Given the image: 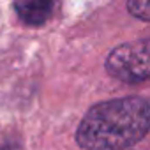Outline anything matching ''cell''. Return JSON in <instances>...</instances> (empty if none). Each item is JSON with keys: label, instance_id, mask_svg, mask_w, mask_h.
I'll use <instances>...</instances> for the list:
<instances>
[{"label": "cell", "instance_id": "277c9868", "mask_svg": "<svg viewBox=\"0 0 150 150\" xmlns=\"http://www.w3.org/2000/svg\"><path fill=\"white\" fill-rule=\"evenodd\" d=\"M127 11L139 20L150 21V0H132L127 4Z\"/></svg>", "mask_w": 150, "mask_h": 150}, {"label": "cell", "instance_id": "7a4b0ae2", "mask_svg": "<svg viewBox=\"0 0 150 150\" xmlns=\"http://www.w3.org/2000/svg\"><path fill=\"white\" fill-rule=\"evenodd\" d=\"M106 71L111 78L136 83L150 80V35L117 46L106 58Z\"/></svg>", "mask_w": 150, "mask_h": 150}, {"label": "cell", "instance_id": "3957f363", "mask_svg": "<svg viewBox=\"0 0 150 150\" xmlns=\"http://www.w3.org/2000/svg\"><path fill=\"white\" fill-rule=\"evenodd\" d=\"M21 21L27 25H42L53 11V4L46 0H20L14 4Z\"/></svg>", "mask_w": 150, "mask_h": 150}, {"label": "cell", "instance_id": "6da1fadb", "mask_svg": "<svg viewBox=\"0 0 150 150\" xmlns=\"http://www.w3.org/2000/svg\"><path fill=\"white\" fill-rule=\"evenodd\" d=\"M150 129V104L131 96L92 106L76 131V141L87 150H129Z\"/></svg>", "mask_w": 150, "mask_h": 150}]
</instances>
